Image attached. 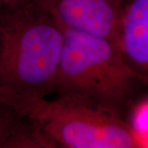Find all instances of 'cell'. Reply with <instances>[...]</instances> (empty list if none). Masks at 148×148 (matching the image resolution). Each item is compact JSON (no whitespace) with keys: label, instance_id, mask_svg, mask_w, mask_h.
Wrapping results in <instances>:
<instances>
[{"label":"cell","instance_id":"6da1fadb","mask_svg":"<svg viewBox=\"0 0 148 148\" xmlns=\"http://www.w3.org/2000/svg\"><path fill=\"white\" fill-rule=\"evenodd\" d=\"M64 32L36 0L0 8V101L20 116L55 90ZM26 118V117H25Z\"/></svg>","mask_w":148,"mask_h":148},{"label":"cell","instance_id":"7a4b0ae2","mask_svg":"<svg viewBox=\"0 0 148 148\" xmlns=\"http://www.w3.org/2000/svg\"><path fill=\"white\" fill-rule=\"evenodd\" d=\"M55 78L59 95L76 94L123 114L136 86L143 84L110 40L66 27Z\"/></svg>","mask_w":148,"mask_h":148},{"label":"cell","instance_id":"3957f363","mask_svg":"<svg viewBox=\"0 0 148 148\" xmlns=\"http://www.w3.org/2000/svg\"><path fill=\"white\" fill-rule=\"evenodd\" d=\"M25 117L36 124L52 147L132 148L140 147L123 114L76 94L34 102Z\"/></svg>","mask_w":148,"mask_h":148},{"label":"cell","instance_id":"277c9868","mask_svg":"<svg viewBox=\"0 0 148 148\" xmlns=\"http://www.w3.org/2000/svg\"><path fill=\"white\" fill-rule=\"evenodd\" d=\"M36 1L60 27L105 38L119 46L122 0Z\"/></svg>","mask_w":148,"mask_h":148},{"label":"cell","instance_id":"5b68a950","mask_svg":"<svg viewBox=\"0 0 148 148\" xmlns=\"http://www.w3.org/2000/svg\"><path fill=\"white\" fill-rule=\"evenodd\" d=\"M119 46L126 66L148 85V0H122Z\"/></svg>","mask_w":148,"mask_h":148},{"label":"cell","instance_id":"8992f818","mask_svg":"<svg viewBox=\"0 0 148 148\" xmlns=\"http://www.w3.org/2000/svg\"><path fill=\"white\" fill-rule=\"evenodd\" d=\"M36 141L35 126L0 101V148L31 147Z\"/></svg>","mask_w":148,"mask_h":148},{"label":"cell","instance_id":"52a82bcc","mask_svg":"<svg viewBox=\"0 0 148 148\" xmlns=\"http://www.w3.org/2000/svg\"><path fill=\"white\" fill-rule=\"evenodd\" d=\"M3 1V5H16L19 3H22L27 1H31V0H2Z\"/></svg>","mask_w":148,"mask_h":148},{"label":"cell","instance_id":"ba28073f","mask_svg":"<svg viewBox=\"0 0 148 148\" xmlns=\"http://www.w3.org/2000/svg\"><path fill=\"white\" fill-rule=\"evenodd\" d=\"M2 6H3V1H2V0H0V8H2Z\"/></svg>","mask_w":148,"mask_h":148}]
</instances>
